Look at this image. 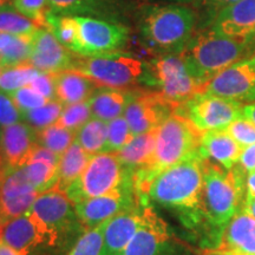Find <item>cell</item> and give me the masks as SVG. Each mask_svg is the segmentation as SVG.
Masks as SVG:
<instances>
[{
  "label": "cell",
  "instance_id": "44dd1931",
  "mask_svg": "<svg viewBox=\"0 0 255 255\" xmlns=\"http://www.w3.org/2000/svg\"><path fill=\"white\" fill-rule=\"evenodd\" d=\"M143 210L144 208L135 206L109 220L104 233L102 255H123L141 226Z\"/></svg>",
  "mask_w": 255,
  "mask_h": 255
},
{
  "label": "cell",
  "instance_id": "bcb514c9",
  "mask_svg": "<svg viewBox=\"0 0 255 255\" xmlns=\"http://www.w3.org/2000/svg\"><path fill=\"white\" fill-rule=\"evenodd\" d=\"M28 161H44L47 162V163H51L53 165H59V161H60V155L56 154L50 149L45 148V146H41L39 144H37L36 148L33 149L32 151L31 157Z\"/></svg>",
  "mask_w": 255,
  "mask_h": 255
},
{
  "label": "cell",
  "instance_id": "d4e9b609",
  "mask_svg": "<svg viewBox=\"0 0 255 255\" xmlns=\"http://www.w3.org/2000/svg\"><path fill=\"white\" fill-rule=\"evenodd\" d=\"M56 85V98L64 105L81 103L88 101L97 90L94 81L75 70L52 73Z\"/></svg>",
  "mask_w": 255,
  "mask_h": 255
},
{
  "label": "cell",
  "instance_id": "52a82bcc",
  "mask_svg": "<svg viewBox=\"0 0 255 255\" xmlns=\"http://www.w3.org/2000/svg\"><path fill=\"white\" fill-rule=\"evenodd\" d=\"M146 75L148 82L158 88L159 94L178 105L203 94L207 87L191 75L181 53L157 56L148 64Z\"/></svg>",
  "mask_w": 255,
  "mask_h": 255
},
{
  "label": "cell",
  "instance_id": "7c38bea8",
  "mask_svg": "<svg viewBox=\"0 0 255 255\" xmlns=\"http://www.w3.org/2000/svg\"><path fill=\"white\" fill-rule=\"evenodd\" d=\"M203 94L250 103L255 101V56L228 66L207 83Z\"/></svg>",
  "mask_w": 255,
  "mask_h": 255
},
{
  "label": "cell",
  "instance_id": "484cf974",
  "mask_svg": "<svg viewBox=\"0 0 255 255\" xmlns=\"http://www.w3.org/2000/svg\"><path fill=\"white\" fill-rule=\"evenodd\" d=\"M135 96L132 92L121 89L105 88L96 90L88 100L92 117L109 123L110 121L122 116Z\"/></svg>",
  "mask_w": 255,
  "mask_h": 255
},
{
  "label": "cell",
  "instance_id": "e575fe53",
  "mask_svg": "<svg viewBox=\"0 0 255 255\" xmlns=\"http://www.w3.org/2000/svg\"><path fill=\"white\" fill-rule=\"evenodd\" d=\"M64 107L65 105L60 103L59 101H49L43 107L36 108L33 110L24 111L23 121L33 128V129H44V128L57 123L60 115H62Z\"/></svg>",
  "mask_w": 255,
  "mask_h": 255
},
{
  "label": "cell",
  "instance_id": "680465c9",
  "mask_svg": "<svg viewBox=\"0 0 255 255\" xmlns=\"http://www.w3.org/2000/svg\"><path fill=\"white\" fill-rule=\"evenodd\" d=\"M1 71H2V66L0 65V75H1Z\"/></svg>",
  "mask_w": 255,
  "mask_h": 255
},
{
  "label": "cell",
  "instance_id": "7bdbcfd3",
  "mask_svg": "<svg viewBox=\"0 0 255 255\" xmlns=\"http://www.w3.org/2000/svg\"><path fill=\"white\" fill-rule=\"evenodd\" d=\"M9 96H11L12 100L17 104V107L20 109L21 113L43 107L44 104L49 102L44 96L38 94L31 85H26V87L18 89V90L11 92Z\"/></svg>",
  "mask_w": 255,
  "mask_h": 255
},
{
  "label": "cell",
  "instance_id": "9a60e30c",
  "mask_svg": "<svg viewBox=\"0 0 255 255\" xmlns=\"http://www.w3.org/2000/svg\"><path fill=\"white\" fill-rule=\"evenodd\" d=\"M39 195L23 167L8 169L0 180V226L30 212Z\"/></svg>",
  "mask_w": 255,
  "mask_h": 255
},
{
  "label": "cell",
  "instance_id": "c3c4849f",
  "mask_svg": "<svg viewBox=\"0 0 255 255\" xmlns=\"http://www.w3.org/2000/svg\"><path fill=\"white\" fill-rule=\"evenodd\" d=\"M245 186H246L247 195L251 197H255V170L251 171L246 175V181H245Z\"/></svg>",
  "mask_w": 255,
  "mask_h": 255
},
{
  "label": "cell",
  "instance_id": "f907efd6",
  "mask_svg": "<svg viewBox=\"0 0 255 255\" xmlns=\"http://www.w3.org/2000/svg\"><path fill=\"white\" fill-rule=\"evenodd\" d=\"M244 208L247 210L250 214L255 219V197L246 196V200H245Z\"/></svg>",
  "mask_w": 255,
  "mask_h": 255
},
{
  "label": "cell",
  "instance_id": "681fc988",
  "mask_svg": "<svg viewBox=\"0 0 255 255\" xmlns=\"http://www.w3.org/2000/svg\"><path fill=\"white\" fill-rule=\"evenodd\" d=\"M242 115L255 126V102H250L242 105Z\"/></svg>",
  "mask_w": 255,
  "mask_h": 255
},
{
  "label": "cell",
  "instance_id": "8d00e7d4",
  "mask_svg": "<svg viewBox=\"0 0 255 255\" xmlns=\"http://www.w3.org/2000/svg\"><path fill=\"white\" fill-rule=\"evenodd\" d=\"M108 222L109 221H105L98 227L83 233L66 255H102L104 233Z\"/></svg>",
  "mask_w": 255,
  "mask_h": 255
},
{
  "label": "cell",
  "instance_id": "4dcf8cb0",
  "mask_svg": "<svg viewBox=\"0 0 255 255\" xmlns=\"http://www.w3.org/2000/svg\"><path fill=\"white\" fill-rule=\"evenodd\" d=\"M28 181L39 194L58 186V167L44 161H28L24 165Z\"/></svg>",
  "mask_w": 255,
  "mask_h": 255
},
{
  "label": "cell",
  "instance_id": "f546056e",
  "mask_svg": "<svg viewBox=\"0 0 255 255\" xmlns=\"http://www.w3.org/2000/svg\"><path fill=\"white\" fill-rule=\"evenodd\" d=\"M108 138V123L98 119H90L76 133V142L88 154L97 155L105 151Z\"/></svg>",
  "mask_w": 255,
  "mask_h": 255
},
{
  "label": "cell",
  "instance_id": "9c48e42d",
  "mask_svg": "<svg viewBox=\"0 0 255 255\" xmlns=\"http://www.w3.org/2000/svg\"><path fill=\"white\" fill-rule=\"evenodd\" d=\"M70 70L83 73L98 87L121 89L138 81L144 72V64L135 57L121 52L102 56L75 57Z\"/></svg>",
  "mask_w": 255,
  "mask_h": 255
},
{
  "label": "cell",
  "instance_id": "7402d4cb",
  "mask_svg": "<svg viewBox=\"0 0 255 255\" xmlns=\"http://www.w3.org/2000/svg\"><path fill=\"white\" fill-rule=\"evenodd\" d=\"M219 253L255 255V219L242 208L233 218L222 233Z\"/></svg>",
  "mask_w": 255,
  "mask_h": 255
},
{
  "label": "cell",
  "instance_id": "ba28073f",
  "mask_svg": "<svg viewBox=\"0 0 255 255\" xmlns=\"http://www.w3.org/2000/svg\"><path fill=\"white\" fill-rule=\"evenodd\" d=\"M127 181L124 169L115 152H101L92 155L89 164L75 182L65 189L66 196L76 203L105 195Z\"/></svg>",
  "mask_w": 255,
  "mask_h": 255
},
{
  "label": "cell",
  "instance_id": "816d5d0a",
  "mask_svg": "<svg viewBox=\"0 0 255 255\" xmlns=\"http://www.w3.org/2000/svg\"><path fill=\"white\" fill-rule=\"evenodd\" d=\"M0 255H20L0 239Z\"/></svg>",
  "mask_w": 255,
  "mask_h": 255
},
{
  "label": "cell",
  "instance_id": "603a6c76",
  "mask_svg": "<svg viewBox=\"0 0 255 255\" xmlns=\"http://www.w3.org/2000/svg\"><path fill=\"white\" fill-rule=\"evenodd\" d=\"M1 240L20 255H32L40 245L49 246L46 238L28 213L2 226Z\"/></svg>",
  "mask_w": 255,
  "mask_h": 255
},
{
  "label": "cell",
  "instance_id": "30bf717a",
  "mask_svg": "<svg viewBox=\"0 0 255 255\" xmlns=\"http://www.w3.org/2000/svg\"><path fill=\"white\" fill-rule=\"evenodd\" d=\"M176 113L186 116L202 132L226 129L232 122L244 116L240 102L207 94L196 95L181 104Z\"/></svg>",
  "mask_w": 255,
  "mask_h": 255
},
{
  "label": "cell",
  "instance_id": "11a10c76",
  "mask_svg": "<svg viewBox=\"0 0 255 255\" xmlns=\"http://www.w3.org/2000/svg\"><path fill=\"white\" fill-rule=\"evenodd\" d=\"M9 5V0H0V11H2L5 7Z\"/></svg>",
  "mask_w": 255,
  "mask_h": 255
},
{
  "label": "cell",
  "instance_id": "91938a15",
  "mask_svg": "<svg viewBox=\"0 0 255 255\" xmlns=\"http://www.w3.org/2000/svg\"><path fill=\"white\" fill-rule=\"evenodd\" d=\"M0 137H1V128H0Z\"/></svg>",
  "mask_w": 255,
  "mask_h": 255
},
{
  "label": "cell",
  "instance_id": "d6a6232c",
  "mask_svg": "<svg viewBox=\"0 0 255 255\" xmlns=\"http://www.w3.org/2000/svg\"><path fill=\"white\" fill-rule=\"evenodd\" d=\"M76 141V132L58 123L37 130V143L62 156Z\"/></svg>",
  "mask_w": 255,
  "mask_h": 255
},
{
  "label": "cell",
  "instance_id": "ffe728a7",
  "mask_svg": "<svg viewBox=\"0 0 255 255\" xmlns=\"http://www.w3.org/2000/svg\"><path fill=\"white\" fill-rule=\"evenodd\" d=\"M208 28L216 34L233 39H253L255 0H239L222 11Z\"/></svg>",
  "mask_w": 255,
  "mask_h": 255
},
{
  "label": "cell",
  "instance_id": "6f0895ef",
  "mask_svg": "<svg viewBox=\"0 0 255 255\" xmlns=\"http://www.w3.org/2000/svg\"><path fill=\"white\" fill-rule=\"evenodd\" d=\"M1 233H2V227L0 226V239H1Z\"/></svg>",
  "mask_w": 255,
  "mask_h": 255
},
{
  "label": "cell",
  "instance_id": "f35d334b",
  "mask_svg": "<svg viewBox=\"0 0 255 255\" xmlns=\"http://www.w3.org/2000/svg\"><path fill=\"white\" fill-rule=\"evenodd\" d=\"M90 119H92L90 104L85 101L81 103L65 105L57 123L77 133L78 130Z\"/></svg>",
  "mask_w": 255,
  "mask_h": 255
},
{
  "label": "cell",
  "instance_id": "9f6ffc18",
  "mask_svg": "<svg viewBox=\"0 0 255 255\" xmlns=\"http://www.w3.org/2000/svg\"><path fill=\"white\" fill-rule=\"evenodd\" d=\"M173 1H176V2H189V1H194V0H173Z\"/></svg>",
  "mask_w": 255,
  "mask_h": 255
},
{
  "label": "cell",
  "instance_id": "b9f144b4",
  "mask_svg": "<svg viewBox=\"0 0 255 255\" xmlns=\"http://www.w3.org/2000/svg\"><path fill=\"white\" fill-rule=\"evenodd\" d=\"M226 130L242 149L255 144V126L246 117L242 116L235 120L226 128Z\"/></svg>",
  "mask_w": 255,
  "mask_h": 255
},
{
  "label": "cell",
  "instance_id": "1f68e13d",
  "mask_svg": "<svg viewBox=\"0 0 255 255\" xmlns=\"http://www.w3.org/2000/svg\"><path fill=\"white\" fill-rule=\"evenodd\" d=\"M39 72L40 70L34 68L28 60L17 65L2 68L0 75V90L11 94L18 89L30 85Z\"/></svg>",
  "mask_w": 255,
  "mask_h": 255
},
{
  "label": "cell",
  "instance_id": "6125c7cd",
  "mask_svg": "<svg viewBox=\"0 0 255 255\" xmlns=\"http://www.w3.org/2000/svg\"><path fill=\"white\" fill-rule=\"evenodd\" d=\"M254 102H255V101H254Z\"/></svg>",
  "mask_w": 255,
  "mask_h": 255
},
{
  "label": "cell",
  "instance_id": "d590c367",
  "mask_svg": "<svg viewBox=\"0 0 255 255\" xmlns=\"http://www.w3.org/2000/svg\"><path fill=\"white\" fill-rule=\"evenodd\" d=\"M32 36H13L11 43L0 50V65L2 68L27 62L30 58Z\"/></svg>",
  "mask_w": 255,
  "mask_h": 255
},
{
  "label": "cell",
  "instance_id": "ee69618b",
  "mask_svg": "<svg viewBox=\"0 0 255 255\" xmlns=\"http://www.w3.org/2000/svg\"><path fill=\"white\" fill-rule=\"evenodd\" d=\"M23 121V113L9 94L0 90V128H5Z\"/></svg>",
  "mask_w": 255,
  "mask_h": 255
},
{
  "label": "cell",
  "instance_id": "8992f818",
  "mask_svg": "<svg viewBox=\"0 0 255 255\" xmlns=\"http://www.w3.org/2000/svg\"><path fill=\"white\" fill-rule=\"evenodd\" d=\"M46 238L49 247H55L64 237L77 231L85 232L76 214L75 205L65 191L53 188L40 194L28 212Z\"/></svg>",
  "mask_w": 255,
  "mask_h": 255
},
{
  "label": "cell",
  "instance_id": "e0dca14e",
  "mask_svg": "<svg viewBox=\"0 0 255 255\" xmlns=\"http://www.w3.org/2000/svg\"><path fill=\"white\" fill-rule=\"evenodd\" d=\"M37 144V130L27 123L18 122L2 128L0 155L6 169L24 167Z\"/></svg>",
  "mask_w": 255,
  "mask_h": 255
},
{
  "label": "cell",
  "instance_id": "7dc6e473",
  "mask_svg": "<svg viewBox=\"0 0 255 255\" xmlns=\"http://www.w3.org/2000/svg\"><path fill=\"white\" fill-rule=\"evenodd\" d=\"M237 165L245 174H248L251 171L255 170V144L248 145L246 148L242 149V152Z\"/></svg>",
  "mask_w": 255,
  "mask_h": 255
},
{
  "label": "cell",
  "instance_id": "f5cc1de1",
  "mask_svg": "<svg viewBox=\"0 0 255 255\" xmlns=\"http://www.w3.org/2000/svg\"><path fill=\"white\" fill-rule=\"evenodd\" d=\"M12 38H13V36H12V34L0 33V50L4 49L5 46H7L8 44L11 43Z\"/></svg>",
  "mask_w": 255,
  "mask_h": 255
},
{
  "label": "cell",
  "instance_id": "db71d44e",
  "mask_svg": "<svg viewBox=\"0 0 255 255\" xmlns=\"http://www.w3.org/2000/svg\"><path fill=\"white\" fill-rule=\"evenodd\" d=\"M6 171H7V169H6L4 161H2V158H1V155H0V180H1V177L4 176Z\"/></svg>",
  "mask_w": 255,
  "mask_h": 255
},
{
  "label": "cell",
  "instance_id": "7a4b0ae2",
  "mask_svg": "<svg viewBox=\"0 0 255 255\" xmlns=\"http://www.w3.org/2000/svg\"><path fill=\"white\" fill-rule=\"evenodd\" d=\"M202 131L183 115L175 113L156 129L155 151L148 164L132 173L138 195H146L152 180L165 169L197 157Z\"/></svg>",
  "mask_w": 255,
  "mask_h": 255
},
{
  "label": "cell",
  "instance_id": "74e56055",
  "mask_svg": "<svg viewBox=\"0 0 255 255\" xmlns=\"http://www.w3.org/2000/svg\"><path fill=\"white\" fill-rule=\"evenodd\" d=\"M133 138L126 117L120 116L108 123V138L104 152H117Z\"/></svg>",
  "mask_w": 255,
  "mask_h": 255
},
{
  "label": "cell",
  "instance_id": "cb8c5ba5",
  "mask_svg": "<svg viewBox=\"0 0 255 255\" xmlns=\"http://www.w3.org/2000/svg\"><path fill=\"white\" fill-rule=\"evenodd\" d=\"M242 148L229 135L227 130H209L201 136L199 155L225 169H232L238 164Z\"/></svg>",
  "mask_w": 255,
  "mask_h": 255
},
{
  "label": "cell",
  "instance_id": "5bb4252c",
  "mask_svg": "<svg viewBox=\"0 0 255 255\" xmlns=\"http://www.w3.org/2000/svg\"><path fill=\"white\" fill-rule=\"evenodd\" d=\"M178 107L159 92H144L135 96L123 116L133 136H137L157 129L169 116L176 113Z\"/></svg>",
  "mask_w": 255,
  "mask_h": 255
},
{
  "label": "cell",
  "instance_id": "836d02e7",
  "mask_svg": "<svg viewBox=\"0 0 255 255\" xmlns=\"http://www.w3.org/2000/svg\"><path fill=\"white\" fill-rule=\"evenodd\" d=\"M38 28V25L31 19L25 17L14 8L5 7L0 11V33H7L12 36H30Z\"/></svg>",
  "mask_w": 255,
  "mask_h": 255
},
{
  "label": "cell",
  "instance_id": "4fadbf2b",
  "mask_svg": "<svg viewBox=\"0 0 255 255\" xmlns=\"http://www.w3.org/2000/svg\"><path fill=\"white\" fill-rule=\"evenodd\" d=\"M133 183L128 180L123 186L105 195L94 197L76 203L75 209L85 232L94 229L105 221H109L120 213L137 206L135 203Z\"/></svg>",
  "mask_w": 255,
  "mask_h": 255
},
{
  "label": "cell",
  "instance_id": "277c9868",
  "mask_svg": "<svg viewBox=\"0 0 255 255\" xmlns=\"http://www.w3.org/2000/svg\"><path fill=\"white\" fill-rule=\"evenodd\" d=\"M206 219L221 240L229 221L244 208L245 173L238 165L225 169L202 158Z\"/></svg>",
  "mask_w": 255,
  "mask_h": 255
},
{
  "label": "cell",
  "instance_id": "4316f807",
  "mask_svg": "<svg viewBox=\"0 0 255 255\" xmlns=\"http://www.w3.org/2000/svg\"><path fill=\"white\" fill-rule=\"evenodd\" d=\"M156 130L133 136V138L121 150L115 152L124 169L137 170L144 167L152 158L155 151Z\"/></svg>",
  "mask_w": 255,
  "mask_h": 255
},
{
  "label": "cell",
  "instance_id": "94428289",
  "mask_svg": "<svg viewBox=\"0 0 255 255\" xmlns=\"http://www.w3.org/2000/svg\"><path fill=\"white\" fill-rule=\"evenodd\" d=\"M216 255H225V254H216Z\"/></svg>",
  "mask_w": 255,
  "mask_h": 255
},
{
  "label": "cell",
  "instance_id": "ab89813d",
  "mask_svg": "<svg viewBox=\"0 0 255 255\" xmlns=\"http://www.w3.org/2000/svg\"><path fill=\"white\" fill-rule=\"evenodd\" d=\"M239 0H194L201 20V30L208 28L215 18Z\"/></svg>",
  "mask_w": 255,
  "mask_h": 255
},
{
  "label": "cell",
  "instance_id": "f6af8a7d",
  "mask_svg": "<svg viewBox=\"0 0 255 255\" xmlns=\"http://www.w3.org/2000/svg\"><path fill=\"white\" fill-rule=\"evenodd\" d=\"M30 85L38 94L44 96L47 101L57 100L55 79H53V75L51 72L40 71L36 76V78L31 82Z\"/></svg>",
  "mask_w": 255,
  "mask_h": 255
},
{
  "label": "cell",
  "instance_id": "5b68a950",
  "mask_svg": "<svg viewBox=\"0 0 255 255\" xmlns=\"http://www.w3.org/2000/svg\"><path fill=\"white\" fill-rule=\"evenodd\" d=\"M195 24L196 13L187 6H155L143 15L141 32L149 49L163 55H176L194 36Z\"/></svg>",
  "mask_w": 255,
  "mask_h": 255
},
{
  "label": "cell",
  "instance_id": "6da1fadb",
  "mask_svg": "<svg viewBox=\"0 0 255 255\" xmlns=\"http://www.w3.org/2000/svg\"><path fill=\"white\" fill-rule=\"evenodd\" d=\"M146 196L165 208L174 210L187 227L206 219L203 201L202 158L187 159L165 169L156 176Z\"/></svg>",
  "mask_w": 255,
  "mask_h": 255
},
{
  "label": "cell",
  "instance_id": "3957f363",
  "mask_svg": "<svg viewBox=\"0 0 255 255\" xmlns=\"http://www.w3.org/2000/svg\"><path fill=\"white\" fill-rule=\"evenodd\" d=\"M181 56L191 75L207 84L222 70L255 56V38L233 39L203 28L194 33Z\"/></svg>",
  "mask_w": 255,
  "mask_h": 255
},
{
  "label": "cell",
  "instance_id": "f1b7e54d",
  "mask_svg": "<svg viewBox=\"0 0 255 255\" xmlns=\"http://www.w3.org/2000/svg\"><path fill=\"white\" fill-rule=\"evenodd\" d=\"M45 20L49 30L62 45L76 55L81 56L82 45L79 40L77 21L73 15H63L53 13L47 9Z\"/></svg>",
  "mask_w": 255,
  "mask_h": 255
},
{
  "label": "cell",
  "instance_id": "83f0119b",
  "mask_svg": "<svg viewBox=\"0 0 255 255\" xmlns=\"http://www.w3.org/2000/svg\"><path fill=\"white\" fill-rule=\"evenodd\" d=\"M92 155L88 154L84 149L79 145L78 142H73L66 149V151L60 156L58 165V186L60 190L65 191L70 184L75 182L85 170L87 165L90 162Z\"/></svg>",
  "mask_w": 255,
  "mask_h": 255
},
{
  "label": "cell",
  "instance_id": "d6986e66",
  "mask_svg": "<svg viewBox=\"0 0 255 255\" xmlns=\"http://www.w3.org/2000/svg\"><path fill=\"white\" fill-rule=\"evenodd\" d=\"M138 0H47L49 9L63 15H95L104 18H120L129 14Z\"/></svg>",
  "mask_w": 255,
  "mask_h": 255
},
{
  "label": "cell",
  "instance_id": "60d3db41",
  "mask_svg": "<svg viewBox=\"0 0 255 255\" xmlns=\"http://www.w3.org/2000/svg\"><path fill=\"white\" fill-rule=\"evenodd\" d=\"M47 0H12V5L15 11L34 21L40 28H47L45 6Z\"/></svg>",
  "mask_w": 255,
  "mask_h": 255
},
{
  "label": "cell",
  "instance_id": "ac0fdd59",
  "mask_svg": "<svg viewBox=\"0 0 255 255\" xmlns=\"http://www.w3.org/2000/svg\"><path fill=\"white\" fill-rule=\"evenodd\" d=\"M168 226L150 207H144L143 221L123 255H161L167 247Z\"/></svg>",
  "mask_w": 255,
  "mask_h": 255
},
{
  "label": "cell",
  "instance_id": "8fae6325",
  "mask_svg": "<svg viewBox=\"0 0 255 255\" xmlns=\"http://www.w3.org/2000/svg\"><path fill=\"white\" fill-rule=\"evenodd\" d=\"M77 21L83 57L119 52L128 39L127 27L104 19L73 15Z\"/></svg>",
  "mask_w": 255,
  "mask_h": 255
},
{
  "label": "cell",
  "instance_id": "2e32d148",
  "mask_svg": "<svg viewBox=\"0 0 255 255\" xmlns=\"http://www.w3.org/2000/svg\"><path fill=\"white\" fill-rule=\"evenodd\" d=\"M73 57L47 28H38L32 36L30 62L44 72H59L70 70Z\"/></svg>",
  "mask_w": 255,
  "mask_h": 255
}]
</instances>
